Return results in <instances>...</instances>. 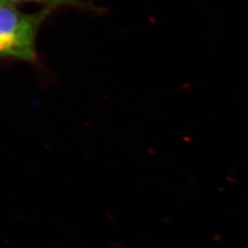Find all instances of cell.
I'll use <instances>...</instances> for the list:
<instances>
[{"label":"cell","instance_id":"6da1fadb","mask_svg":"<svg viewBox=\"0 0 248 248\" xmlns=\"http://www.w3.org/2000/svg\"><path fill=\"white\" fill-rule=\"evenodd\" d=\"M49 9L25 14L10 3L0 6V56L24 61L35 59V38Z\"/></svg>","mask_w":248,"mask_h":248},{"label":"cell","instance_id":"7a4b0ae2","mask_svg":"<svg viewBox=\"0 0 248 248\" xmlns=\"http://www.w3.org/2000/svg\"><path fill=\"white\" fill-rule=\"evenodd\" d=\"M11 1H27V2H38L44 3L50 6H57V5H65V6H74V7H80L81 3L78 0H9Z\"/></svg>","mask_w":248,"mask_h":248},{"label":"cell","instance_id":"3957f363","mask_svg":"<svg viewBox=\"0 0 248 248\" xmlns=\"http://www.w3.org/2000/svg\"><path fill=\"white\" fill-rule=\"evenodd\" d=\"M10 1L9 0H0V6L1 5H6V4H9Z\"/></svg>","mask_w":248,"mask_h":248}]
</instances>
